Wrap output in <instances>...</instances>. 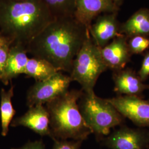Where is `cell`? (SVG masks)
Instances as JSON below:
<instances>
[{"mask_svg":"<svg viewBox=\"0 0 149 149\" xmlns=\"http://www.w3.org/2000/svg\"><path fill=\"white\" fill-rule=\"evenodd\" d=\"M90 34L74 16L55 18L26 47L33 57L44 59L58 71L70 73L75 57Z\"/></svg>","mask_w":149,"mask_h":149,"instance_id":"1","label":"cell"},{"mask_svg":"<svg viewBox=\"0 0 149 149\" xmlns=\"http://www.w3.org/2000/svg\"><path fill=\"white\" fill-rule=\"evenodd\" d=\"M54 19L42 0H0V33L11 45L26 48Z\"/></svg>","mask_w":149,"mask_h":149,"instance_id":"2","label":"cell"},{"mask_svg":"<svg viewBox=\"0 0 149 149\" xmlns=\"http://www.w3.org/2000/svg\"><path fill=\"white\" fill-rule=\"evenodd\" d=\"M84 91L71 90L45 104L52 138L84 141L92 134L80 112L78 102Z\"/></svg>","mask_w":149,"mask_h":149,"instance_id":"3","label":"cell"},{"mask_svg":"<svg viewBox=\"0 0 149 149\" xmlns=\"http://www.w3.org/2000/svg\"><path fill=\"white\" fill-rule=\"evenodd\" d=\"M78 104L87 125L97 137L108 135L112 128L124 122V118L107 99L102 98L95 93L89 95L83 92Z\"/></svg>","mask_w":149,"mask_h":149,"instance_id":"4","label":"cell"},{"mask_svg":"<svg viewBox=\"0 0 149 149\" xmlns=\"http://www.w3.org/2000/svg\"><path fill=\"white\" fill-rule=\"evenodd\" d=\"M108 70L99 48L90 36L75 57L70 77L80 84L84 93H95L94 88L100 75Z\"/></svg>","mask_w":149,"mask_h":149,"instance_id":"5","label":"cell"},{"mask_svg":"<svg viewBox=\"0 0 149 149\" xmlns=\"http://www.w3.org/2000/svg\"><path fill=\"white\" fill-rule=\"evenodd\" d=\"M71 82L70 76L61 71H58L47 80L36 81L27 92V106L46 104L69 90Z\"/></svg>","mask_w":149,"mask_h":149,"instance_id":"6","label":"cell"},{"mask_svg":"<svg viewBox=\"0 0 149 149\" xmlns=\"http://www.w3.org/2000/svg\"><path fill=\"white\" fill-rule=\"evenodd\" d=\"M107 99L124 118H128L139 128H149V100L123 95Z\"/></svg>","mask_w":149,"mask_h":149,"instance_id":"7","label":"cell"},{"mask_svg":"<svg viewBox=\"0 0 149 149\" xmlns=\"http://www.w3.org/2000/svg\"><path fill=\"white\" fill-rule=\"evenodd\" d=\"M110 149H146L149 146V131L122 125L104 139Z\"/></svg>","mask_w":149,"mask_h":149,"instance_id":"8","label":"cell"},{"mask_svg":"<svg viewBox=\"0 0 149 149\" xmlns=\"http://www.w3.org/2000/svg\"><path fill=\"white\" fill-rule=\"evenodd\" d=\"M119 7L113 0H76L74 17L89 30L94 19L102 14L118 13Z\"/></svg>","mask_w":149,"mask_h":149,"instance_id":"9","label":"cell"},{"mask_svg":"<svg viewBox=\"0 0 149 149\" xmlns=\"http://www.w3.org/2000/svg\"><path fill=\"white\" fill-rule=\"evenodd\" d=\"M117 13L102 14L92 23L89 32L92 39L99 48L104 47L111 40L121 35Z\"/></svg>","mask_w":149,"mask_h":149,"instance_id":"10","label":"cell"},{"mask_svg":"<svg viewBox=\"0 0 149 149\" xmlns=\"http://www.w3.org/2000/svg\"><path fill=\"white\" fill-rule=\"evenodd\" d=\"M128 41V38L121 34L101 48L102 56L108 69L113 71L123 69L130 61L132 55L129 49Z\"/></svg>","mask_w":149,"mask_h":149,"instance_id":"11","label":"cell"},{"mask_svg":"<svg viewBox=\"0 0 149 149\" xmlns=\"http://www.w3.org/2000/svg\"><path fill=\"white\" fill-rule=\"evenodd\" d=\"M11 127H24L41 136L52 138L49 116L46 107L37 104L29 108L25 114L11 123Z\"/></svg>","mask_w":149,"mask_h":149,"instance_id":"12","label":"cell"},{"mask_svg":"<svg viewBox=\"0 0 149 149\" xmlns=\"http://www.w3.org/2000/svg\"><path fill=\"white\" fill-rule=\"evenodd\" d=\"M114 91L118 95L142 97L145 91L149 90V85L144 84L138 73L130 68L113 71Z\"/></svg>","mask_w":149,"mask_h":149,"instance_id":"13","label":"cell"},{"mask_svg":"<svg viewBox=\"0 0 149 149\" xmlns=\"http://www.w3.org/2000/svg\"><path fill=\"white\" fill-rule=\"evenodd\" d=\"M26 48L21 44L12 45L8 59L0 81L7 85L9 82L19 74H24L29 58Z\"/></svg>","mask_w":149,"mask_h":149,"instance_id":"14","label":"cell"},{"mask_svg":"<svg viewBox=\"0 0 149 149\" xmlns=\"http://www.w3.org/2000/svg\"><path fill=\"white\" fill-rule=\"evenodd\" d=\"M120 33L129 38L141 36L149 37V10L141 8L120 24Z\"/></svg>","mask_w":149,"mask_h":149,"instance_id":"15","label":"cell"},{"mask_svg":"<svg viewBox=\"0 0 149 149\" xmlns=\"http://www.w3.org/2000/svg\"><path fill=\"white\" fill-rule=\"evenodd\" d=\"M14 95V86H11L8 91L2 88L0 92L1 104L0 116L1 122V134L6 136L9 131V126L11 125L16 111L12 103V98Z\"/></svg>","mask_w":149,"mask_h":149,"instance_id":"16","label":"cell"},{"mask_svg":"<svg viewBox=\"0 0 149 149\" xmlns=\"http://www.w3.org/2000/svg\"><path fill=\"white\" fill-rule=\"evenodd\" d=\"M58 71L45 60L33 57L28 60L24 74L36 81H42L48 79Z\"/></svg>","mask_w":149,"mask_h":149,"instance_id":"17","label":"cell"},{"mask_svg":"<svg viewBox=\"0 0 149 149\" xmlns=\"http://www.w3.org/2000/svg\"><path fill=\"white\" fill-rule=\"evenodd\" d=\"M48 7L54 18L74 16L76 0H42Z\"/></svg>","mask_w":149,"mask_h":149,"instance_id":"18","label":"cell"},{"mask_svg":"<svg viewBox=\"0 0 149 149\" xmlns=\"http://www.w3.org/2000/svg\"><path fill=\"white\" fill-rule=\"evenodd\" d=\"M128 47L132 55L144 53L149 48V37L137 36L128 39Z\"/></svg>","mask_w":149,"mask_h":149,"instance_id":"19","label":"cell"},{"mask_svg":"<svg viewBox=\"0 0 149 149\" xmlns=\"http://www.w3.org/2000/svg\"><path fill=\"white\" fill-rule=\"evenodd\" d=\"M53 149H81L83 141L55 139Z\"/></svg>","mask_w":149,"mask_h":149,"instance_id":"20","label":"cell"},{"mask_svg":"<svg viewBox=\"0 0 149 149\" xmlns=\"http://www.w3.org/2000/svg\"><path fill=\"white\" fill-rule=\"evenodd\" d=\"M138 74L143 82H145L149 77V51L144 53V58Z\"/></svg>","mask_w":149,"mask_h":149,"instance_id":"21","label":"cell"},{"mask_svg":"<svg viewBox=\"0 0 149 149\" xmlns=\"http://www.w3.org/2000/svg\"><path fill=\"white\" fill-rule=\"evenodd\" d=\"M11 46L10 43H6L0 47V79L5 68Z\"/></svg>","mask_w":149,"mask_h":149,"instance_id":"22","label":"cell"},{"mask_svg":"<svg viewBox=\"0 0 149 149\" xmlns=\"http://www.w3.org/2000/svg\"><path fill=\"white\" fill-rule=\"evenodd\" d=\"M11 149H45V145L42 140L29 141L20 148Z\"/></svg>","mask_w":149,"mask_h":149,"instance_id":"23","label":"cell"},{"mask_svg":"<svg viewBox=\"0 0 149 149\" xmlns=\"http://www.w3.org/2000/svg\"><path fill=\"white\" fill-rule=\"evenodd\" d=\"M6 43H11L8 41V40L1 33H0V47L5 44Z\"/></svg>","mask_w":149,"mask_h":149,"instance_id":"24","label":"cell"},{"mask_svg":"<svg viewBox=\"0 0 149 149\" xmlns=\"http://www.w3.org/2000/svg\"><path fill=\"white\" fill-rule=\"evenodd\" d=\"M114 1V2L116 3V5L118 7H119L120 8V6L122 5L123 3V0H113Z\"/></svg>","mask_w":149,"mask_h":149,"instance_id":"25","label":"cell"},{"mask_svg":"<svg viewBox=\"0 0 149 149\" xmlns=\"http://www.w3.org/2000/svg\"></svg>","mask_w":149,"mask_h":149,"instance_id":"26","label":"cell"}]
</instances>
